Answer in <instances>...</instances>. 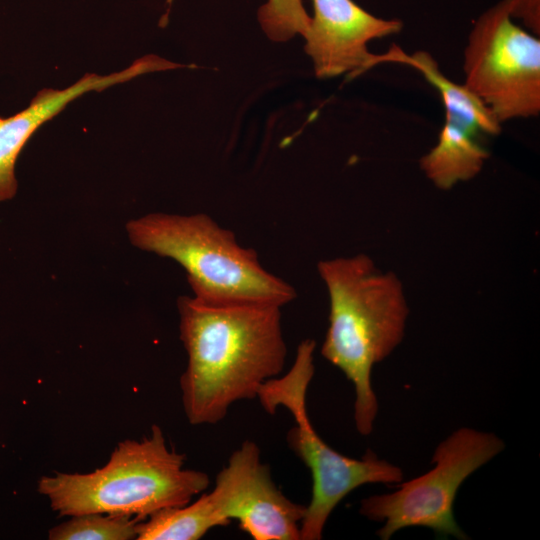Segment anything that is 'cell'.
Returning <instances> with one entry per match:
<instances>
[{
    "label": "cell",
    "mask_w": 540,
    "mask_h": 540,
    "mask_svg": "<svg viewBox=\"0 0 540 540\" xmlns=\"http://www.w3.org/2000/svg\"><path fill=\"white\" fill-rule=\"evenodd\" d=\"M464 85L502 124L540 112V40L512 21L501 0L474 22L464 50Z\"/></svg>",
    "instance_id": "cell-7"
},
{
    "label": "cell",
    "mask_w": 540,
    "mask_h": 540,
    "mask_svg": "<svg viewBox=\"0 0 540 540\" xmlns=\"http://www.w3.org/2000/svg\"><path fill=\"white\" fill-rule=\"evenodd\" d=\"M312 1L314 16L304 48L318 78L354 77L372 68L375 54L368 50V43L403 27L400 20L378 18L353 0Z\"/></svg>",
    "instance_id": "cell-8"
},
{
    "label": "cell",
    "mask_w": 540,
    "mask_h": 540,
    "mask_svg": "<svg viewBox=\"0 0 540 540\" xmlns=\"http://www.w3.org/2000/svg\"><path fill=\"white\" fill-rule=\"evenodd\" d=\"M479 134L453 119L445 118L437 144L420 160L427 178L439 189H451L474 178L489 157L477 140Z\"/></svg>",
    "instance_id": "cell-12"
},
{
    "label": "cell",
    "mask_w": 540,
    "mask_h": 540,
    "mask_svg": "<svg viewBox=\"0 0 540 540\" xmlns=\"http://www.w3.org/2000/svg\"><path fill=\"white\" fill-rule=\"evenodd\" d=\"M317 269L330 302L321 354L354 385L355 425L369 435L378 412L371 371L403 338L409 313L403 287L365 254L322 260Z\"/></svg>",
    "instance_id": "cell-2"
},
{
    "label": "cell",
    "mask_w": 540,
    "mask_h": 540,
    "mask_svg": "<svg viewBox=\"0 0 540 540\" xmlns=\"http://www.w3.org/2000/svg\"><path fill=\"white\" fill-rule=\"evenodd\" d=\"M172 0H167L168 5ZM258 21L267 37L285 42L296 34L305 36L311 17L302 0H267L258 9Z\"/></svg>",
    "instance_id": "cell-14"
},
{
    "label": "cell",
    "mask_w": 540,
    "mask_h": 540,
    "mask_svg": "<svg viewBox=\"0 0 540 540\" xmlns=\"http://www.w3.org/2000/svg\"><path fill=\"white\" fill-rule=\"evenodd\" d=\"M510 15L520 19L533 35H540V0H510Z\"/></svg>",
    "instance_id": "cell-15"
},
{
    "label": "cell",
    "mask_w": 540,
    "mask_h": 540,
    "mask_svg": "<svg viewBox=\"0 0 540 540\" xmlns=\"http://www.w3.org/2000/svg\"><path fill=\"white\" fill-rule=\"evenodd\" d=\"M177 68L178 63L156 55H146L129 67L109 75L88 73L67 88H44L22 111L8 118L0 117V202L16 194L15 163L25 144L41 125L55 117L70 102L90 91L100 92L146 73Z\"/></svg>",
    "instance_id": "cell-9"
},
{
    "label": "cell",
    "mask_w": 540,
    "mask_h": 540,
    "mask_svg": "<svg viewBox=\"0 0 540 540\" xmlns=\"http://www.w3.org/2000/svg\"><path fill=\"white\" fill-rule=\"evenodd\" d=\"M131 243L173 259L187 273L193 296L211 302H266L283 307L295 289L267 271L257 252L203 213H150L129 221Z\"/></svg>",
    "instance_id": "cell-4"
},
{
    "label": "cell",
    "mask_w": 540,
    "mask_h": 540,
    "mask_svg": "<svg viewBox=\"0 0 540 540\" xmlns=\"http://www.w3.org/2000/svg\"><path fill=\"white\" fill-rule=\"evenodd\" d=\"M177 306L188 357L180 377L185 415L192 425L217 424L234 403L257 398L261 386L282 373V307L194 296H181Z\"/></svg>",
    "instance_id": "cell-1"
},
{
    "label": "cell",
    "mask_w": 540,
    "mask_h": 540,
    "mask_svg": "<svg viewBox=\"0 0 540 540\" xmlns=\"http://www.w3.org/2000/svg\"><path fill=\"white\" fill-rule=\"evenodd\" d=\"M138 521L125 515L83 514L72 516L49 530L51 540H129L136 539Z\"/></svg>",
    "instance_id": "cell-13"
},
{
    "label": "cell",
    "mask_w": 540,
    "mask_h": 540,
    "mask_svg": "<svg viewBox=\"0 0 540 540\" xmlns=\"http://www.w3.org/2000/svg\"><path fill=\"white\" fill-rule=\"evenodd\" d=\"M504 447V442L493 433L460 428L438 445L430 471L401 483L392 493L364 498L359 512L384 523L377 532L382 540L410 527L429 528L440 538L467 539L453 515L457 492L468 476Z\"/></svg>",
    "instance_id": "cell-6"
},
{
    "label": "cell",
    "mask_w": 540,
    "mask_h": 540,
    "mask_svg": "<svg viewBox=\"0 0 540 540\" xmlns=\"http://www.w3.org/2000/svg\"><path fill=\"white\" fill-rule=\"evenodd\" d=\"M306 505L291 501L274 483L260 450L249 456L234 520L255 540H301Z\"/></svg>",
    "instance_id": "cell-10"
},
{
    "label": "cell",
    "mask_w": 540,
    "mask_h": 540,
    "mask_svg": "<svg viewBox=\"0 0 540 540\" xmlns=\"http://www.w3.org/2000/svg\"><path fill=\"white\" fill-rule=\"evenodd\" d=\"M185 455L171 449L158 425L141 440L118 443L108 462L90 473L55 472L38 481L60 516L125 515L138 522L192 501L210 484L203 472L184 468Z\"/></svg>",
    "instance_id": "cell-3"
},
{
    "label": "cell",
    "mask_w": 540,
    "mask_h": 540,
    "mask_svg": "<svg viewBox=\"0 0 540 540\" xmlns=\"http://www.w3.org/2000/svg\"><path fill=\"white\" fill-rule=\"evenodd\" d=\"M312 339L302 341L293 365L283 376L266 381L257 398L263 408L274 414L285 407L295 425L286 435L295 455L307 466L312 477V494L300 524L301 540L322 538L325 524L336 506L353 490L369 483H400L401 468L379 459L370 449L361 459L337 452L315 431L306 410V393L314 375Z\"/></svg>",
    "instance_id": "cell-5"
},
{
    "label": "cell",
    "mask_w": 540,
    "mask_h": 540,
    "mask_svg": "<svg viewBox=\"0 0 540 540\" xmlns=\"http://www.w3.org/2000/svg\"><path fill=\"white\" fill-rule=\"evenodd\" d=\"M399 62L417 69L441 95L445 118L460 122L478 134L498 135L501 123L490 109L464 84L448 79L439 69L435 59L426 51L407 55L392 45L384 55H375L373 65L380 62Z\"/></svg>",
    "instance_id": "cell-11"
}]
</instances>
